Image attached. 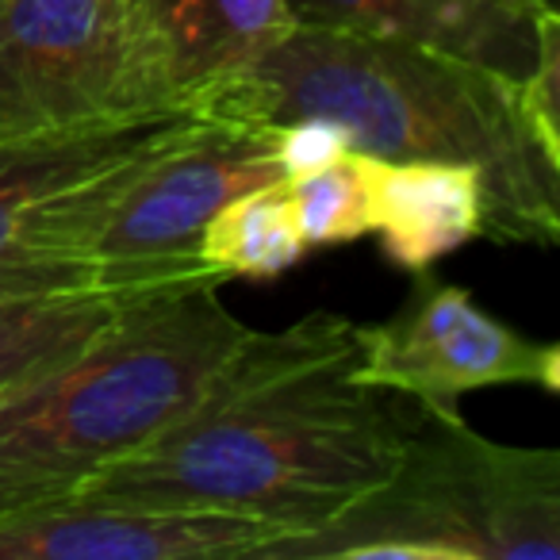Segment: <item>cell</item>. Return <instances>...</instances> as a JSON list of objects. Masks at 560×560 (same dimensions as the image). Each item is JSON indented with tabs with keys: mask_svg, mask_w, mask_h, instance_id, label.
Wrapping results in <instances>:
<instances>
[{
	"mask_svg": "<svg viewBox=\"0 0 560 560\" xmlns=\"http://www.w3.org/2000/svg\"><path fill=\"white\" fill-rule=\"evenodd\" d=\"M353 327L319 312L272 335L249 330L185 419L73 495L226 511L292 537L327 526L396 472L422 411L350 381Z\"/></svg>",
	"mask_w": 560,
	"mask_h": 560,
	"instance_id": "cell-1",
	"label": "cell"
},
{
	"mask_svg": "<svg viewBox=\"0 0 560 560\" xmlns=\"http://www.w3.org/2000/svg\"><path fill=\"white\" fill-rule=\"evenodd\" d=\"M211 104L257 124L335 119L350 150L384 162L476 165L483 238L545 249L560 242V154L537 135L522 81L491 66L292 24Z\"/></svg>",
	"mask_w": 560,
	"mask_h": 560,
	"instance_id": "cell-2",
	"label": "cell"
},
{
	"mask_svg": "<svg viewBox=\"0 0 560 560\" xmlns=\"http://www.w3.org/2000/svg\"><path fill=\"white\" fill-rule=\"evenodd\" d=\"M219 280L131 307L93 346L0 396V522L70 499L185 419L249 338Z\"/></svg>",
	"mask_w": 560,
	"mask_h": 560,
	"instance_id": "cell-3",
	"label": "cell"
},
{
	"mask_svg": "<svg viewBox=\"0 0 560 560\" xmlns=\"http://www.w3.org/2000/svg\"><path fill=\"white\" fill-rule=\"evenodd\" d=\"M560 453L499 445L419 411L396 472L327 526L257 560H557Z\"/></svg>",
	"mask_w": 560,
	"mask_h": 560,
	"instance_id": "cell-4",
	"label": "cell"
},
{
	"mask_svg": "<svg viewBox=\"0 0 560 560\" xmlns=\"http://www.w3.org/2000/svg\"><path fill=\"white\" fill-rule=\"evenodd\" d=\"M208 104L0 139V300L89 289H185L226 277L203 257L112 261L93 246L131 185Z\"/></svg>",
	"mask_w": 560,
	"mask_h": 560,
	"instance_id": "cell-5",
	"label": "cell"
},
{
	"mask_svg": "<svg viewBox=\"0 0 560 560\" xmlns=\"http://www.w3.org/2000/svg\"><path fill=\"white\" fill-rule=\"evenodd\" d=\"M162 112L116 0H0V135Z\"/></svg>",
	"mask_w": 560,
	"mask_h": 560,
	"instance_id": "cell-6",
	"label": "cell"
},
{
	"mask_svg": "<svg viewBox=\"0 0 560 560\" xmlns=\"http://www.w3.org/2000/svg\"><path fill=\"white\" fill-rule=\"evenodd\" d=\"M411 296L392 319L358 323L350 381L407 396L422 411L460 415L457 399L483 388H560V350L506 327L450 280L411 272Z\"/></svg>",
	"mask_w": 560,
	"mask_h": 560,
	"instance_id": "cell-7",
	"label": "cell"
},
{
	"mask_svg": "<svg viewBox=\"0 0 560 560\" xmlns=\"http://www.w3.org/2000/svg\"><path fill=\"white\" fill-rule=\"evenodd\" d=\"M280 177L277 124H257L208 101L200 124L165 150L119 200L93 254L112 261L200 257L208 219L231 196Z\"/></svg>",
	"mask_w": 560,
	"mask_h": 560,
	"instance_id": "cell-8",
	"label": "cell"
},
{
	"mask_svg": "<svg viewBox=\"0 0 560 560\" xmlns=\"http://www.w3.org/2000/svg\"><path fill=\"white\" fill-rule=\"evenodd\" d=\"M289 537L226 511L73 495L0 522V560H257Z\"/></svg>",
	"mask_w": 560,
	"mask_h": 560,
	"instance_id": "cell-9",
	"label": "cell"
},
{
	"mask_svg": "<svg viewBox=\"0 0 560 560\" xmlns=\"http://www.w3.org/2000/svg\"><path fill=\"white\" fill-rule=\"evenodd\" d=\"M162 108L208 104L292 32L284 0H116Z\"/></svg>",
	"mask_w": 560,
	"mask_h": 560,
	"instance_id": "cell-10",
	"label": "cell"
},
{
	"mask_svg": "<svg viewBox=\"0 0 560 560\" xmlns=\"http://www.w3.org/2000/svg\"><path fill=\"white\" fill-rule=\"evenodd\" d=\"M292 24L445 50L522 81L534 70L541 0H284Z\"/></svg>",
	"mask_w": 560,
	"mask_h": 560,
	"instance_id": "cell-11",
	"label": "cell"
},
{
	"mask_svg": "<svg viewBox=\"0 0 560 560\" xmlns=\"http://www.w3.org/2000/svg\"><path fill=\"white\" fill-rule=\"evenodd\" d=\"M396 269L422 272L453 249L483 238V177L457 162L376 158L373 231Z\"/></svg>",
	"mask_w": 560,
	"mask_h": 560,
	"instance_id": "cell-12",
	"label": "cell"
},
{
	"mask_svg": "<svg viewBox=\"0 0 560 560\" xmlns=\"http://www.w3.org/2000/svg\"><path fill=\"white\" fill-rule=\"evenodd\" d=\"M223 284V280H219ZM188 289V284H185ZM177 289H89L58 292V296H24L0 300V396L66 358L93 346L104 330H112L131 307Z\"/></svg>",
	"mask_w": 560,
	"mask_h": 560,
	"instance_id": "cell-13",
	"label": "cell"
},
{
	"mask_svg": "<svg viewBox=\"0 0 560 560\" xmlns=\"http://www.w3.org/2000/svg\"><path fill=\"white\" fill-rule=\"evenodd\" d=\"M307 254L284 177L231 196L200 234V257L226 280H272Z\"/></svg>",
	"mask_w": 560,
	"mask_h": 560,
	"instance_id": "cell-14",
	"label": "cell"
},
{
	"mask_svg": "<svg viewBox=\"0 0 560 560\" xmlns=\"http://www.w3.org/2000/svg\"><path fill=\"white\" fill-rule=\"evenodd\" d=\"M284 185H289L292 215H296L307 249L342 246V242H358L373 231V154L346 150L319 170L284 177Z\"/></svg>",
	"mask_w": 560,
	"mask_h": 560,
	"instance_id": "cell-15",
	"label": "cell"
},
{
	"mask_svg": "<svg viewBox=\"0 0 560 560\" xmlns=\"http://www.w3.org/2000/svg\"><path fill=\"white\" fill-rule=\"evenodd\" d=\"M350 150L346 131L335 119L323 116H300L277 124V158L284 177H296V173L319 170V165L335 162L338 154Z\"/></svg>",
	"mask_w": 560,
	"mask_h": 560,
	"instance_id": "cell-16",
	"label": "cell"
},
{
	"mask_svg": "<svg viewBox=\"0 0 560 560\" xmlns=\"http://www.w3.org/2000/svg\"><path fill=\"white\" fill-rule=\"evenodd\" d=\"M541 4H557V0H541Z\"/></svg>",
	"mask_w": 560,
	"mask_h": 560,
	"instance_id": "cell-17",
	"label": "cell"
},
{
	"mask_svg": "<svg viewBox=\"0 0 560 560\" xmlns=\"http://www.w3.org/2000/svg\"><path fill=\"white\" fill-rule=\"evenodd\" d=\"M0 139H9V135H0Z\"/></svg>",
	"mask_w": 560,
	"mask_h": 560,
	"instance_id": "cell-18",
	"label": "cell"
}]
</instances>
